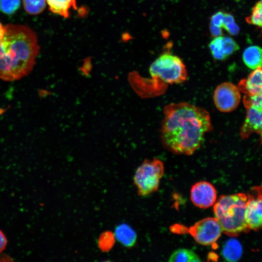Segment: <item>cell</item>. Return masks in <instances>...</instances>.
<instances>
[{
	"instance_id": "6da1fadb",
	"label": "cell",
	"mask_w": 262,
	"mask_h": 262,
	"mask_svg": "<svg viewBox=\"0 0 262 262\" xmlns=\"http://www.w3.org/2000/svg\"><path fill=\"white\" fill-rule=\"evenodd\" d=\"M160 131L163 146L175 154L191 155L213 130L211 117L203 108L187 102L172 103L164 108Z\"/></svg>"
},
{
	"instance_id": "7a4b0ae2",
	"label": "cell",
	"mask_w": 262,
	"mask_h": 262,
	"mask_svg": "<svg viewBox=\"0 0 262 262\" xmlns=\"http://www.w3.org/2000/svg\"><path fill=\"white\" fill-rule=\"evenodd\" d=\"M35 32L29 27L9 24L0 40V78L14 81L27 75L39 53Z\"/></svg>"
},
{
	"instance_id": "3957f363",
	"label": "cell",
	"mask_w": 262,
	"mask_h": 262,
	"mask_svg": "<svg viewBox=\"0 0 262 262\" xmlns=\"http://www.w3.org/2000/svg\"><path fill=\"white\" fill-rule=\"evenodd\" d=\"M149 73L150 79L144 78L136 72L129 76L132 87L142 98L162 95L168 85L183 83L187 77L186 66L181 59L169 52L163 53L152 63Z\"/></svg>"
},
{
	"instance_id": "277c9868",
	"label": "cell",
	"mask_w": 262,
	"mask_h": 262,
	"mask_svg": "<svg viewBox=\"0 0 262 262\" xmlns=\"http://www.w3.org/2000/svg\"><path fill=\"white\" fill-rule=\"evenodd\" d=\"M247 196L243 193L221 196L213 206L215 217L222 232L235 237L250 229L245 220Z\"/></svg>"
},
{
	"instance_id": "5b68a950",
	"label": "cell",
	"mask_w": 262,
	"mask_h": 262,
	"mask_svg": "<svg viewBox=\"0 0 262 262\" xmlns=\"http://www.w3.org/2000/svg\"><path fill=\"white\" fill-rule=\"evenodd\" d=\"M164 171L163 163L157 158L146 159L137 168L133 183L140 196H147L158 191Z\"/></svg>"
},
{
	"instance_id": "8992f818",
	"label": "cell",
	"mask_w": 262,
	"mask_h": 262,
	"mask_svg": "<svg viewBox=\"0 0 262 262\" xmlns=\"http://www.w3.org/2000/svg\"><path fill=\"white\" fill-rule=\"evenodd\" d=\"M243 102L246 114L240 129V136L245 139L256 133L262 142V95H245Z\"/></svg>"
},
{
	"instance_id": "52a82bcc",
	"label": "cell",
	"mask_w": 262,
	"mask_h": 262,
	"mask_svg": "<svg viewBox=\"0 0 262 262\" xmlns=\"http://www.w3.org/2000/svg\"><path fill=\"white\" fill-rule=\"evenodd\" d=\"M188 231L197 243L207 246L215 243L222 230L215 217H207L190 227Z\"/></svg>"
},
{
	"instance_id": "ba28073f",
	"label": "cell",
	"mask_w": 262,
	"mask_h": 262,
	"mask_svg": "<svg viewBox=\"0 0 262 262\" xmlns=\"http://www.w3.org/2000/svg\"><path fill=\"white\" fill-rule=\"evenodd\" d=\"M213 99L216 108L221 112H230L238 106L240 99V90L236 85L229 82L219 84L215 89Z\"/></svg>"
},
{
	"instance_id": "9c48e42d",
	"label": "cell",
	"mask_w": 262,
	"mask_h": 262,
	"mask_svg": "<svg viewBox=\"0 0 262 262\" xmlns=\"http://www.w3.org/2000/svg\"><path fill=\"white\" fill-rule=\"evenodd\" d=\"M216 191L212 184L202 181L196 182L191 189L190 198L193 203L201 209L213 206L216 200Z\"/></svg>"
},
{
	"instance_id": "30bf717a",
	"label": "cell",
	"mask_w": 262,
	"mask_h": 262,
	"mask_svg": "<svg viewBox=\"0 0 262 262\" xmlns=\"http://www.w3.org/2000/svg\"><path fill=\"white\" fill-rule=\"evenodd\" d=\"M254 189L257 193V196L247 195L245 217L249 229L256 231L262 229V194L259 187Z\"/></svg>"
},
{
	"instance_id": "8fae6325",
	"label": "cell",
	"mask_w": 262,
	"mask_h": 262,
	"mask_svg": "<svg viewBox=\"0 0 262 262\" xmlns=\"http://www.w3.org/2000/svg\"><path fill=\"white\" fill-rule=\"evenodd\" d=\"M238 88L245 95H262V68L255 69L247 78L241 80Z\"/></svg>"
},
{
	"instance_id": "7c38bea8",
	"label": "cell",
	"mask_w": 262,
	"mask_h": 262,
	"mask_svg": "<svg viewBox=\"0 0 262 262\" xmlns=\"http://www.w3.org/2000/svg\"><path fill=\"white\" fill-rule=\"evenodd\" d=\"M243 60L245 64L251 69L262 68V48L257 46L247 48L243 52Z\"/></svg>"
},
{
	"instance_id": "4fadbf2b",
	"label": "cell",
	"mask_w": 262,
	"mask_h": 262,
	"mask_svg": "<svg viewBox=\"0 0 262 262\" xmlns=\"http://www.w3.org/2000/svg\"><path fill=\"white\" fill-rule=\"evenodd\" d=\"M242 253L241 244L238 240L233 237L227 241L222 250L224 258L230 262L238 261L241 257Z\"/></svg>"
},
{
	"instance_id": "5bb4252c",
	"label": "cell",
	"mask_w": 262,
	"mask_h": 262,
	"mask_svg": "<svg viewBox=\"0 0 262 262\" xmlns=\"http://www.w3.org/2000/svg\"><path fill=\"white\" fill-rule=\"evenodd\" d=\"M49 10L65 18L69 16L71 8L77 9L76 0H46Z\"/></svg>"
},
{
	"instance_id": "9a60e30c",
	"label": "cell",
	"mask_w": 262,
	"mask_h": 262,
	"mask_svg": "<svg viewBox=\"0 0 262 262\" xmlns=\"http://www.w3.org/2000/svg\"><path fill=\"white\" fill-rule=\"evenodd\" d=\"M115 234L116 239L125 246L131 247L135 243V232L125 224L119 225L116 228Z\"/></svg>"
},
{
	"instance_id": "2e32d148",
	"label": "cell",
	"mask_w": 262,
	"mask_h": 262,
	"mask_svg": "<svg viewBox=\"0 0 262 262\" xmlns=\"http://www.w3.org/2000/svg\"><path fill=\"white\" fill-rule=\"evenodd\" d=\"M169 262H201L199 257L193 251L186 248H179L170 255Z\"/></svg>"
},
{
	"instance_id": "e0dca14e",
	"label": "cell",
	"mask_w": 262,
	"mask_h": 262,
	"mask_svg": "<svg viewBox=\"0 0 262 262\" xmlns=\"http://www.w3.org/2000/svg\"><path fill=\"white\" fill-rule=\"evenodd\" d=\"M25 10L30 15L40 14L46 6V0H23Z\"/></svg>"
},
{
	"instance_id": "ac0fdd59",
	"label": "cell",
	"mask_w": 262,
	"mask_h": 262,
	"mask_svg": "<svg viewBox=\"0 0 262 262\" xmlns=\"http://www.w3.org/2000/svg\"><path fill=\"white\" fill-rule=\"evenodd\" d=\"M220 36L213 38L209 44V48L213 57L214 60L218 61L227 59L221 46Z\"/></svg>"
},
{
	"instance_id": "d6986e66",
	"label": "cell",
	"mask_w": 262,
	"mask_h": 262,
	"mask_svg": "<svg viewBox=\"0 0 262 262\" xmlns=\"http://www.w3.org/2000/svg\"><path fill=\"white\" fill-rule=\"evenodd\" d=\"M246 21L250 24L262 28V0L255 5L251 14L246 18Z\"/></svg>"
},
{
	"instance_id": "ffe728a7",
	"label": "cell",
	"mask_w": 262,
	"mask_h": 262,
	"mask_svg": "<svg viewBox=\"0 0 262 262\" xmlns=\"http://www.w3.org/2000/svg\"><path fill=\"white\" fill-rule=\"evenodd\" d=\"M221 43L224 55L227 58L239 49V45L232 38L221 36Z\"/></svg>"
},
{
	"instance_id": "44dd1931",
	"label": "cell",
	"mask_w": 262,
	"mask_h": 262,
	"mask_svg": "<svg viewBox=\"0 0 262 262\" xmlns=\"http://www.w3.org/2000/svg\"><path fill=\"white\" fill-rule=\"evenodd\" d=\"M222 28L232 35L238 34L240 31L239 27L235 23L233 16L227 13H225Z\"/></svg>"
},
{
	"instance_id": "7402d4cb",
	"label": "cell",
	"mask_w": 262,
	"mask_h": 262,
	"mask_svg": "<svg viewBox=\"0 0 262 262\" xmlns=\"http://www.w3.org/2000/svg\"><path fill=\"white\" fill-rule=\"evenodd\" d=\"M20 0H0V11L2 13L12 15L19 8Z\"/></svg>"
},
{
	"instance_id": "603a6c76",
	"label": "cell",
	"mask_w": 262,
	"mask_h": 262,
	"mask_svg": "<svg viewBox=\"0 0 262 262\" xmlns=\"http://www.w3.org/2000/svg\"><path fill=\"white\" fill-rule=\"evenodd\" d=\"M225 13L219 11L213 14L210 18V24L222 28Z\"/></svg>"
},
{
	"instance_id": "cb8c5ba5",
	"label": "cell",
	"mask_w": 262,
	"mask_h": 262,
	"mask_svg": "<svg viewBox=\"0 0 262 262\" xmlns=\"http://www.w3.org/2000/svg\"><path fill=\"white\" fill-rule=\"evenodd\" d=\"M210 32L213 38L221 36L223 33L222 28L210 24Z\"/></svg>"
},
{
	"instance_id": "d4e9b609",
	"label": "cell",
	"mask_w": 262,
	"mask_h": 262,
	"mask_svg": "<svg viewBox=\"0 0 262 262\" xmlns=\"http://www.w3.org/2000/svg\"><path fill=\"white\" fill-rule=\"evenodd\" d=\"M7 244V238L4 233L0 230V253L5 249Z\"/></svg>"
},
{
	"instance_id": "484cf974",
	"label": "cell",
	"mask_w": 262,
	"mask_h": 262,
	"mask_svg": "<svg viewBox=\"0 0 262 262\" xmlns=\"http://www.w3.org/2000/svg\"><path fill=\"white\" fill-rule=\"evenodd\" d=\"M5 32V26L0 22V40L3 38Z\"/></svg>"
},
{
	"instance_id": "4316f807",
	"label": "cell",
	"mask_w": 262,
	"mask_h": 262,
	"mask_svg": "<svg viewBox=\"0 0 262 262\" xmlns=\"http://www.w3.org/2000/svg\"><path fill=\"white\" fill-rule=\"evenodd\" d=\"M259 189H260V191H261V193H262V187L259 186Z\"/></svg>"
}]
</instances>
